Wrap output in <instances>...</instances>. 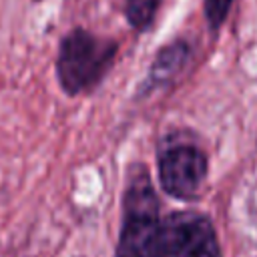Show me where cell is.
I'll return each mask as SVG.
<instances>
[{"label": "cell", "mask_w": 257, "mask_h": 257, "mask_svg": "<svg viewBox=\"0 0 257 257\" xmlns=\"http://www.w3.org/2000/svg\"><path fill=\"white\" fill-rule=\"evenodd\" d=\"M161 221V207L143 165L126 173L120 201V231L114 257H153V237Z\"/></svg>", "instance_id": "2"}, {"label": "cell", "mask_w": 257, "mask_h": 257, "mask_svg": "<svg viewBox=\"0 0 257 257\" xmlns=\"http://www.w3.org/2000/svg\"><path fill=\"white\" fill-rule=\"evenodd\" d=\"M193 56V46L185 38H175L167 44H163L157 54L153 56L147 76L139 86V98L171 86L187 68L189 60Z\"/></svg>", "instance_id": "5"}, {"label": "cell", "mask_w": 257, "mask_h": 257, "mask_svg": "<svg viewBox=\"0 0 257 257\" xmlns=\"http://www.w3.org/2000/svg\"><path fill=\"white\" fill-rule=\"evenodd\" d=\"M153 257H221L211 217L197 211H175L161 217L153 237Z\"/></svg>", "instance_id": "4"}, {"label": "cell", "mask_w": 257, "mask_h": 257, "mask_svg": "<svg viewBox=\"0 0 257 257\" xmlns=\"http://www.w3.org/2000/svg\"><path fill=\"white\" fill-rule=\"evenodd\" d=\"M118 54L114 38L98 36L86 28L68 30L56 50V80L64 94L78 96L92 92L110 72Z\"/></svg>", "instance_id": "1"}, {"label": "cell", "mask_w": 257, "mask_h": 257, "mask_svg": "<svg viewBox=\"0 0 257 257\" xmlns=\"http://www.w3.org/2000/svg\"><path fill=\"white\" fill-rule=\"evenodd\" d=\"M209 175V159L197 139L171 133L157 151V179L161 189L177 201H195Z\"/></svg>", "instance_id": "3"}, {"label": "cell", "mask_w": 257, "mask_h": 257, "mask_svg": "<svg viewBox=\"0 0 257 257\" xmlns=\"http://www.w3.org/2000/svg\"><path fill=\"white\" fill-rule=\"evenodd\" d=\"M233 2L235 0H203V14L211 32H219V28L231 12Z\"/></svg>", "instance_id": "7"}, {"label": "cell", "mask_w": 257, "mask_h": 257, "mask_svg": "<svg viewBox=\"0 0 257 257\" xmlns=\"http://www.w3.org/2000/svg\"><path fill=\"white\" fill-rule=\"evenodd\" d=\"M161 4L163 0H124L122 14L133 30L147 32L155 22Z\"/></svg>", "instance_id": "6"}]
</instances>
